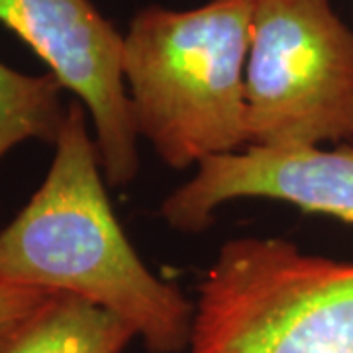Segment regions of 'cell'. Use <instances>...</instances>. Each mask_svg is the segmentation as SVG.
<instances>
[{"label": "cell", "instance_id": "cell-2", "mask_svg": "<svg viewBox=\"0 0 353 353\" xmlns=\"http://www.w3.org/2000/svg\"><path fill=\"white\" fill-rule=\"evenodd\" d=\"M252 0L139 10L124 36V81L138 136L173 169L250 143L245 63Z\"/></svg>", "mask_w": 353, "mask_h": 353}, {"label": "cell", "instance_id": "cell-8", "mask_svg": "<svg viewBox=\"0 0 353 353\" xmlns=\"http://www.w3.org/2000/svg\"><path fill=\"white\" fill-rule=\"evenodd\" d=\"M55 77L26 75L0 61V161L28 139L57 141L67 108Z\"/></svg>", "mask_w": 353, "mask_h": 353}, {"label": "cell", "instance_id": "cell-6", "mask_svg": "<svg viewBox=\"0 0 353 353\" xmlns=\"http://www.w3.org/2000/svg\"><path fill=\"white\" fill-rule=\"evenodd\" d=\"M196 175L161 206L169 226L199 234L238 199H269L353 224V139L336 148H259L202 159Z\"/></svg>", "mask_w": 353, "mask_h": 353}, {"label": "cell", "instance_id": "cell-1", "mask_svg": "<svg viewBox=\"0 0 353 353\" xmlns=\"http://www.w3.org/2000/svg\"><path fill=\"white\" fill-rule=\"evenodd\" d=\"M104 181L87 108L71 102L41 187L0 230V283L83 296L126 320L152 353L185 352L194 306L139 259Z\"/></svg>", "mask_w": 353, "mask_h": 353}, {"label": "cell", "instance_id": "cell-4", "mask_svg": "<svg viewBox=\"0 0 353 353\" xmlns=\"http://www.w3.org/2000/svg\"><path fill=\"white\" fill-rule=\"evenodd\" d=\"M248 139L304 148L353 139V30L330 0H252Z\"/></svg>", "mask_w": 353, "mask_h": 353}, {"label": "cell", "instance_id": "cell-3", "mask_svg": "<svg viewBox=\"0 0 353 353\" xmlns=\"http://www.w3.org/2000/svg\"><path fill=\"white\" fill-rule=\"evenodd\" d=\"M190 353H353V263L277 238L224 243L199 287Z\"/></svg>", "mask_w": 353, "mask_h": 353}, {"label": "cell", "instance_id": "cell-5", "mask_svg": "<svg viewBox=\"0 0 353 353\" xmlns=\"http://www.w3.org/2000/svg\"><path fill=\"white\" fill-rule=\"evenodd\" d=\"M6 26L90 114L104 179L126 187L138 173V130L124 81V36L90 0H0Z\"/></svg>", "mask_w": 353, "mask_h": 353}, {"label": "cell", "instance_id": "cell-9", "mask_svg": "<svg viewBox=\"0 0 353 353\" xmlns=\"http://www.w3.org/2000/svg\"><path fill=\"white\" fill-rule=\"evenodd\" d=\"M51 290L16 287L0 283V330L12 324L14 320L22 318L30 310H34L39 303L46 301Z\"/></svg>", "mask_w": 353, "mask_h": 353}, {"label": "cell", "instance_id": "cell-7", "mask_svg": "<svg viewBox=\"0 0 353 353\" xmlns=\"http://www.w3.org/2000/svg\"><path fill=\"white\" fill-rule=\"evenodd\" d=\"M134 338L126 320L104 306L71 292H50L0 330V353H122Z\"/></svg>", "mask_w": 353, "mask_h": 353}]
</instances>
